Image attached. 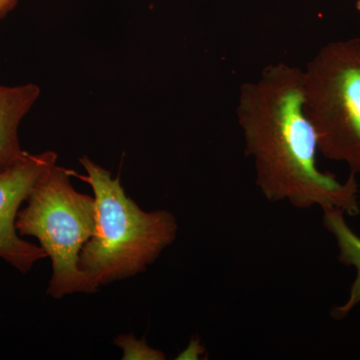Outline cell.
<instances>
[{"instance_id":"6da1fadb","label":"cell","mask_w":360,"mask_h":360,"mask_svg":"<svg viewBox=\"0 0 360 360\" xmlns=\"http://www.w3.org/2000/svg\"><path fill=\"white\" fill-rule=\"evenodd\" d=\"M303 79L300 68L277 63L241 85L236 116L257 186L271 202L354 217L360 212L356 174L341 182L317 167L319 144L304 110Z\"/></svg>"},{"instance_id":"7a4b0ae2","label":"cell","mask_w":360,"mask_h":360,"mask_svg":"<svg viewBox=\"0 0 360 360\" xmlns=\"http://www.w3.org/2000/svg\"><path fill=\"white\" fill-rule=\"evenodd\" d=\"M96 206L92 238L79 255V269L98 286L143 272L176 238L179 225L167 210L144 212L125 193L120 177L87 156L79 158Z\"/></svg>"},{"instance_id":"3957f363","label":"cell","mask_w":360,"mask_h":360,"mask_svg":"<svg viewBox=\"0 0 360 360\" xmlns=\"http://www.w3.org/2000/svg\"><path fill=\"white\" fill-rule=\"evenodd\" d=\"M96 225V200L75 191L70 172L58 165L39 180L18 212L20 236L37 238L51 258L52 276L46 292L54 300L98 290L79 269L80 252Z\"/></svg>"},{"instance_id":"277c9868","label":"cell","mask_w":360,"mask_h":360,"mask_svg":"<svg viewBox=\"0 0 360 360\" xmlns=\"http://www.w3.org/2000/svg\"><path fill=\"white\" fill-rule=\"evenodd\" d=\"M303 75L304 110L319 153L360 174V37L328 42Z\"/></svg>"},{"instance_id":"5b68a950","label":"cell","mask_w":360,"mask_h":360,"mask_svg":"<svg viewBox=\"0 0 360 360\" xmlns=\"http://www.w3.org/2000/svg\"><path fill=\"white\" fill-rule=\"evenodd\" d=\"M56 161L54 151L26 153L18 162L0 172V258L21 274H27L47 255L40 246L20 238L16 229L18 214L21 205Z\"/></svg>"},{"instance_id":"8992f818","label":"cell","mask_w":360,"mask_h":360,"mask_svg":"<svg viewBox=\"0 0 360 360\" xmlns=\"http://www.w3.org/2000/svg\"><path fill=\"white\" fill-rule=\"evenodd\" d=\"M40 96L34 84L0 85V172L25 155L20 146L18 129Z\"/></svg>"},{"instance_id":"52a82bcc","label":"cell","mask_w":360,"mask_h":360,"mask_svg":"<svg viewBox=\"0 0 360 360\" xmlns=\"http://www.w3.org/2000/svg\"><path fill=\"white\" fill-rule=\"evenodd\" d=\"M345 213L338 210L323 212V224L333 238L338 248V259L343 264L356 269L349 296L347 302L333 309L335 319H343L360 303V238L345 221Z\"/></svg>"},{"instance_id":"ba28073f","label":"cell","mask_w":360,"mask_h":360,"mask_svg":"<svg viewBox=\"0 0 360 360\" xmlns=\"http://www.w3.org/2000/svg\"><path fill=\"white\" fill-rule=\"evenodd\" d=\"M115 345L123 350V360H162L165 355L160 350L149 347L144 340H136L132 335L118 336Z\"/></svg>"},{"instance_id":"9c48e42d","label":"cell","mask_w":360,"mask_h":360,"mask_svg":"<svg viewBox=\"0 0 360 360\" xmlns=\"http://www.w3.org/2000/svg\"><path fill=\"white\" fill-rule=\"evenodd\" d=\"M18 1V0H0V20L6 18L13 11Z\"/></svg>"},{"instance_id":"30bf717a","label":"cell","mask_w":360,"mask_h":360,"mask_svg":"<svg viewBox=\"0 0 360 360\" xmlns=\"http://www.w3.org/2000/svg\"><path fill=\"white\" fill-rule=\"evenodd\" d=\"M356 8H357V11H359V13H360V0H357Z\"/></svg>"}]
</instances>
